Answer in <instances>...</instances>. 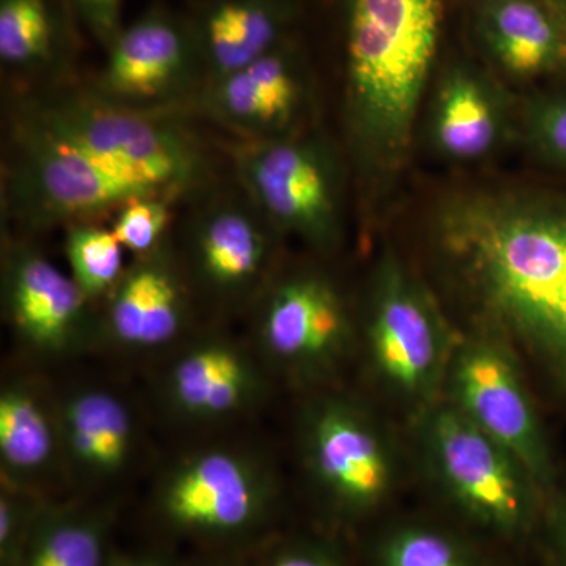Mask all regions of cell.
<instances>
[{"instance_id":"6da1fadb","label":"cell","mask_w":566,"mask_h":566,"mask_svg":"<svg viewBox=\"0 0 566 566\" xmlns=\"http://www.w3.org/2000/svg\"><path fill=\"white\" fill-rule=\"evenodd\" d=\"M439 249L482 318L566 390V202L482 193L446 208Z\"/></svg>"},{"instance_id":"7a4b0ae2","label":"cell","mask_w":566,"mask_h":566,"mask_svg":"<svg viewBox=\"0 0 566 566\" xmlns=\"http://www.w3.org/2000/svg\"><path fill=\"white\" fill-rule=\"evenodd\" d=\"M446 0H344L348 120L360 161H403L430 80Z\"/></svg>"},{"instance_id":"3957f363","label":"cell","mask_w":566,"mask_h":566,"mask_svg":"<svg viewBox=\"0 0 566 566\" xmlns=\"http://www.w3.org/2000/svg\"><path fill=\"white\" fill-rule=\"evenodd\" d=\"M22 118L115 172L178 197L197 188L208 161L196 140L159 112L112 103L95 92L40 99Z\"/></svg>"},{"instance_id":"277c9868","label":"cell","mask_w":566,"mask_h":566,"mask_svg":"<svg viewBox=\"0 0 566 566\" xmlns=\"http://www.w3.org/2000/svg\"><path fill=\"white\" fill-rule=\"evenodd\" d=\"M7 180L10 212L31 229L84 223L142 197L164 196L155 186L115 172L21 117Z\"/></svg>"},{"instance_id":"5b68a950","label":"cell","mask_w":566,"mask_h":566,"mask_svg":"<svg viewBox=\"0 0 566 566\" xmlns=\"http://www.w3.org/2000/svg\"><path fill=\"white\" fill-rule=\"evenodd\" d=\"M234 166L245 196L275 229L318 248L340 237L342 170L318 137L244 140Z\"/></svg>"},{"instance_id":"8992f818","label":"cell","mask_w":566,"mask_h":566,"mask_svg":"<svg viewBox=\"0 0 566 566\" xmlns=\"http://www.w3.org/2000/svg\"><path fill=\"white\" fill-rule=\"evenodd\" d=\"M423 439L439 483L472 520L504 534L528 526L536 483L504 446L452 401L428 415Z\"/></svg>"},{"instance_id":"52a82bcc","label":"cell","mask_w":566,"mask_h":566,"mask_svg":"<svg viewBox=\"0 0 566 566\" xmlns=\"http://www.w3.org/2000/svg\"><path fill=\"white\" fill-rule=\"evenodd\" d=\"M93 92L134 109L163 112L192 102L205 85V70L188 14L155 6L107 48Z\"/></svg>"},{"instance_id":"ba28073f","label":"cell","mask_w":566,"mask_h":566,"mask_svg":"<svg viewBox=\"0 0 566 566\" xmlns=\"http://www.w3.org/2000/svg\"><path fill=\"white\" fill-rule=\"evenodd\" d=\"M452 403L524 465L538 488L554 482L553 453L520 370L501 345L474 340L449 365Z\"/></svg>"},{"instance_id":"9c48e42d","label":"cell","mask_w":566,"mask_h":566,"mask_svg":"<svg viewBox=\"0 0 566 566\" xmlns=\"http://www.w3.org/2000/svg\"><path fill=\"white\" fill-rule=\"evenodd\" d=\"M376 370L406 397L434 392L449 371V335L422 286L400 264L379 271L368 323Z\"/></svg>"},{"instance_id":"30bf717a","label":"cell","mask_w":566,"mask_h":566,"mask_svg":"<svg viewBox=\"0 0 566 566\" xmlns=\"http://www.w3.org/2000/svg\"><path fill=\"white\" fill-rule=\"evenodd\" d=\"M271 504L270 480L233 450H205L175 465L159 491L170 526L202 538H237L259 527Z\"/></svg>"},{"instance_id":"8fae6325","label":"cell","mask_w":566,"mask_h":566,"mask_svg":"<svg viewBox=\"0 0 566 566\" xmlns=\"http://www.w3.org/2000/svg\"><path fill=\"white\" fill-rule=\"evenodd\" d=\"M308 73L292 39L259 61L203 85L192 99L245 140L293 136L308 104Z\"/></svg>"},{"instance_id":"7c38bea8","label":"cell","mask_w":566,"mask_h":566,"mask_svg":"<svg viewBox=\"0 0 566 566\" xmlns=\"http://www.w3.org/2000/svg\"><path fill=\"white\" fill-rule=\"evenodd\" d=\"M305 453L318 485L335 504L360 512L392 486V458L374 422L356 406L326 400L305 423Z\"/></svg>"},{"instance_id":"4fadbf2b","label":"cell","mask_w":566,"mask_h":566,"mask_svg":"<svg viewBox=\"0 0 566 566\" xmlns=\"http://www.w3.org/2000/svg\"><path fill=\"white\" fill-rule=\"evenodd\" d=\"M92 301L43 253L14 248L3 262V304L21 340L41 353L76 348L91 329Z\"/></svg>"},{"instance_id":"5bb4252c","label":"cell","mask_w":566,"mask_h":566,"mask_svg":"<svg viewBox=\"0 0 566 566\" xmlns=\"http://www.w3.org/2000/svg\"><path fill=\"white\" fill-rule=\"evenodd\" d=\"M260 337L268 354L289 367H323L349 340L344 301L329 282L294 275L279 283L264 305Z\"/></svg>"},{"instance_id":"9a60e30c","label":"cell","mask_w":566,"mask_h":566,"mask_svg":"<svg viewBox=\"0 0 566 566\" xmlns=\"http://www.w3.org/2000/svg\"><path fill=\"white\" fill-rule=\"evenodd\" d=\"M301 0H200L188 14L205 85L244 69L290 40Z\"/></svg>"},{"instance_id":"2e32d148","label":"cell","mask_w":566,"mask_h":566,"mask_svg":"<svg viewBox=\"0 0 566 566\" xmlns=\"http://www.w3.org/2000/svg\"><path fill=\"white\" fill-rule=\"evenodd\" d=\"M271 227L251 200L205 208L189 237L196 277L219 296L249 292L270 262Z\"/></svg>"},{"instance_id":"e0dca14e","label":"cell","mask_w":566,"mask_h":566,"mask_svg":"<svg viewBox=\"0 0 566 566\" xmlns=\"http://www.w3.org/2000/svg\"><path fill=\"white\" fill-rule=\"evenodd\" d=\"M107 329L129 348H158L180 335L188 319V293L164 245L137 256L109 294Z\"/></svg>"},{"instance_id":"ac0fdd59","label":"cell","mask_w":566,"mask_h":566,"mask_svg":"<svg viewBox=\"0 0 566 566\" xmlns=\"http://www.w3.org/2000/svg\"><path fill=\"white\" fill-rule=\"evenodd\" d=\"M476 32L490 57L516 80L566 61V22L547 0H482Z\"/></svg>"},{"instance_id":"d6986e66","label":"cell","mask_w":566,"mask_h":566,"mask_svg":"<svg viewBox=\"0 0 566 566\" xmlns=\"http://www.w3.org/2000/svg\"><path fill=\"white\" fill-rule=\"evenodd\" d=\"M259 376L233 345L205 342L182 354L169 375L175 408L193 419H218L251 403Z\"/></svg>"},{"instance_id":"ffe728a7","label":"cell","mask_w":566,"mask_h":566,"mask_svg":"<svg viewBox=\"0 0 566 566\" xmlns=\"http://www.w3.org/2000/svg\"><path fill=\"white\" fill-rule=\"evenodd\" d=\"M504 133V107L486 77L464 66L447 73L433 114L438 150L457 161H474L493 151Z\"/></svg>"},{"instance_id":"44dd1931","label":"cell","mask_w":566,"mask_h":566,"mask_svg":"<svg viewBox=\"0 0 566 566\" xmlns=\"http://www.w3.org/2000/svg\"><path fill=\"white\" fill-rule=\"evenodd\" d=\"M59 431L66 452L88 474H117L133 453L132 412L106 390H81L66 398Z\"/></svg>"},{"instance_id":"7402d4cb","label":"cell","mask_w":566,"mask_h":566,"mask_svg":"<svg viewBox=\"0 0 566 566\" xmlns=\"http://www.w3.org/2000/svg\"><path fill=\"white\" fill-rule=\"evenodd\" d=\"M69 10L59 0H0V61L9 70H50L73 50Z\"/></svg>"},{"instance_id":"603a6c76","label":"cell","mask_w":566,"mask_h":566,"mask_svg":"<svg viewBox=\"0 0 566 566\" xmlns=\"http://www.w3.org/2000/svg\"><path fill=\"white\" fill-rule=\"evenodd\" d=\"M54 423L31 389L11 385L0 395V461L10 485L46 471L55 455Z\"/></svg>"},{"instance_id":"cb8c5ba5","label":"cell","mask_w":566,"mask_h":566,"mask_svg":"<svg viewBox=\"0 0 566 566\" xmlns=\"http://www.w3.org/2000/svg\"><path fill=\"white\" fill-rule=\"evenodd\" d=\"M104 542L106 524L95 513H44L14 566H106Z\"/></svg>"},{"instance_id":"d4e9b609","label":"cell","mask_w":566,"mask_h":566,"mask_svg":"<svg viewBox=\"0 0 566 566\" xmlns=\"http://www.w3.org/2000/svg\"><path fill=\"white\" fill-rule=\"evenodd\" d=\"M65 252L71 277L91 301L111 294L125 274V249L111 229L76 223L66 234Z\"/></svg>"},{"instance_id":"484cf974","label":"cell","mask_w":566,"mask_h":566,"mask_svg":"<svg viewBox=\"0 0 566 566\" xmlns=\"http://www.w3.org/2000/svg\"><path fill=\"white\" fill-rule=\"evenodd\" d=\"M379 566H476V562L452 535L438 528L408 526L382 542Z\"/></svg>"},{"instance_id":"4316f807","label":"cell","mask_w":566,"mask_h":566,"mask_svg":"<svg viewBox=\"0 0 566 566\" xmlns=\"http://www.w3.org/2000/svg\"><path fill=\"white\" fill-rule=\"evenodd\" d=\"M170 197H142L122 207L111 232L125 251L145 256L158 251L170 223Z\"/></svg>"},{"instance_id":"83f0119b","label":"cell","mask_w":566,"mask_h":566,"mask_svg":"<svg viewBox=\"0 0 566 566\" xmlns=\"http://www.w3.org/2000/svg\"><path fill=\"white\" fill-rule=\"evenodd\" d=\"M39 513L13 493L0 497V558L3 566L17 565Z\"/></svg>"},{"instance_id":"f1b7e54d","label":"cell","mask_w":566,"mask_h":566,"mask_svg":"<svg viewBox=\"0 0 566 566\" xmlns=\"http://www.w3.org/2000/svg\"><path fill=\"white\" fill-rule=\"evenodd\" d=\"M528 133L539 150L566 164V98L535 106L528 115Z\"/></svg>"},{"instance_id":"f546056e","label":"cell","mask_w":566,"mask_h":566,"mask_svg":"<svg viewBox=\"0 0 566 566\" xmlns=\"http://www.w3.org/2000/svg\"><path fill=\"white\" fill-rule=\"evenodd\" d=\"M70 9L103 48H109L123 29L125 0H66Z\"/></svg>"},{"instance_id":"4dcf8cb0","label":"cell","mask_w":566,"mask_h":566,"mask_svg":"<svg viewBox=\"0 0 566 566\" xmlns=\"http://www.w3.org/2000/svg\"><path fill=\"white\" fill-rule=\"evenodd\" d=\"M271 566H340L333 557L326 556L314 547H283L273 557Z\"/></svg>"},{"instance_id":"1f68e13d","label":"cell","mask_w":566,"mask_h":566,"mask_svg":"<svg viewBox=\"0 0 566 566\" xmlns=\"http://www.w3.org/2000/svg\"><path fill=\"white\" fill-rule=\"evenodd\" d=\"M106 566H167L155 558L145 557H120L107 562Z\"/></svg>"},{"instance_id":"d6a6232c","label":"cell","mask_w":566,"mask_h":566,"mask_svg":"<svg viewBox=\"0 0 566 566\" xmlns=\"http://www.w3.org/2000/svg\"><path fill=\"white\" fill-rule=\"evenodd\" d=\"M558 531H560L562 545H564L566 556V499L558 510Z\"/></svg>"},{"instance_id":"836d02e7","label":"cell","mask_w":566,"mask_h":566,"mask_svg":"<svg viewBox=\"0 0 566 566\" xmlns=\"http://www.w3.org/2000/svg\"><path fill=\"white\" fill-rule=\"evenodd\" d=\"M554 6H556V9L558 13L562 14V18H564V21L566 22V0H553Z\"/></svg>"},{"instance_id":"e575fe53","label":"cell","mask_w":566,"mask_h":566,"mask_svg":"<svg viewBox=\"0 0 566 566\" xmlns=\"http://www.w3.org/2000/svg\"><path fill=\"white\" fill-rule=\"evenodd\" d=\"M547 2H551V3H553V6H554V2H553V0H547ZM554 7H556V6H554Z\"/></svg>"}]
</instances>
